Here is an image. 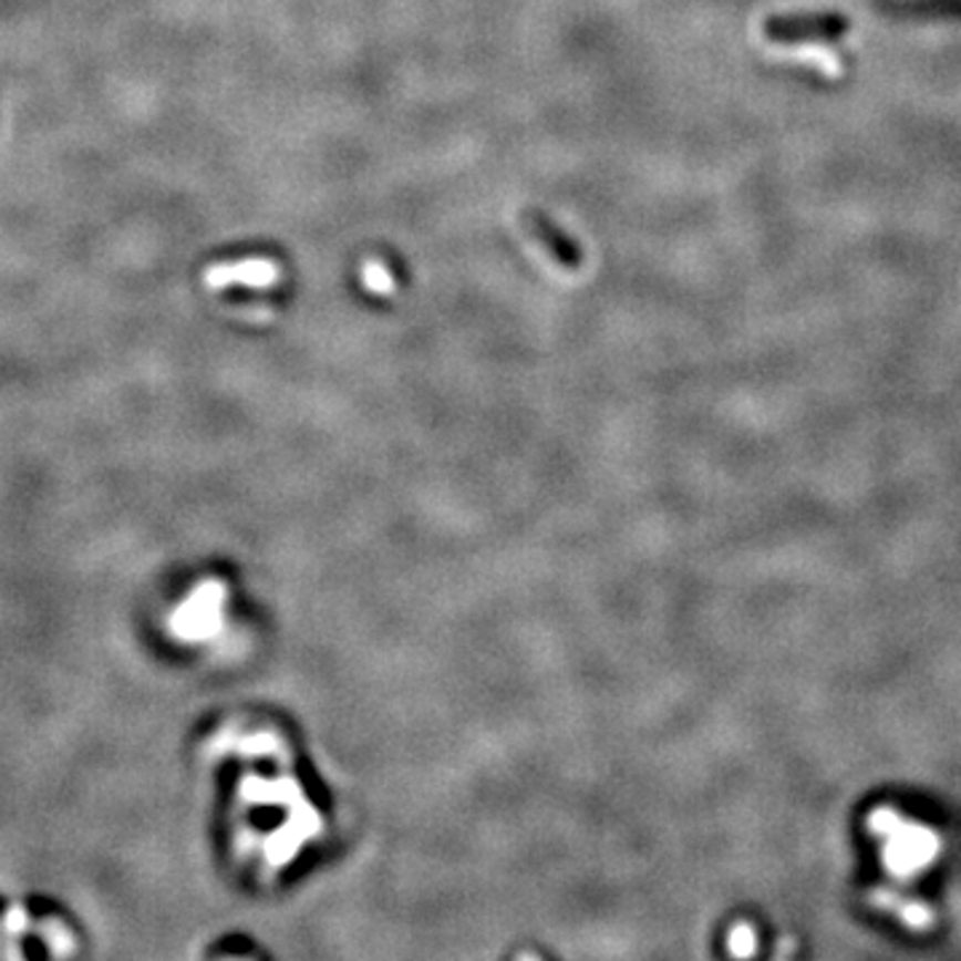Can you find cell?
Masks as SVG:
<instances>
[{
    "instance_id": "3",
    "label": "cell",
    "mask_w": 961,
    "mask_h": 961,
    "mask_svg": "<svg viewBox=\"0 0 961 961\" xmlns=\"http://www.w3.org/2000/svg\"><path fill=\"white\" fill-rule=\"evenodd\" d=\"M521 219L524 225L529 227L531 236L540 240L545 249L550 251V257H554L561 268L567 270L582 268V249L561 230V227L550 223L548 214H542L540 209H524Z\"/></svg>"
},
{
    "instance_id": "2",
    "label": "cell",
    "mask_w": 961,
    "mask_h": 961,
    "mask_svg": "<svg viewBox=\"0 0 961 961\" xmlns=\"http://www.w3.org/2000/svg\"><path fill=\"white\" fill-rule=\"evenodd\" d=\"M862 900H866L868 908H874V911L879 913H887V917L900 921V924L911 932H930L938 927V917H934L930 902L911 900L889 887L866 889V892H862Z\"/></svg>"
},
{
    "instance_id": "5",
    "label": "cell",
    "mask_w": 961,
    "mask_h": 961,
    "mask_svg": "<svg viewBox=\"0 0 961 961\" xmlns=\"http://www.w3.org/2000/svg\"><path fill=\"white\" fill-rule=\"evenodd\" d=\"M732 953H737V957H748V953L756 951V934L748 924H737L735 930H732Z\"/></svg>"
},
{
    "instance_id": "4",
    "label": "cell",
    "mask_w": 961,
    "mask_h": 961,
    "mask_svg": "<svg viewBox=\"0 0 961 961\" xmlns=\"http://www.w3.org/2000/svg\"><path fill=\"white\" fill-rule=\"evenodd\" d=\"M276 272L278 268L272 262H265V259H251V262H236V265H219V268H211L206 272V281L214 286H223V283H236V281H246V283H270L276 281Z\"/></svg>"
},
{
    "instance_id": "1",
    "label": "cell",
    "mask_w": 961,
    "mask_h": 961,
    "mask_svg": "<svg viewBox=\"0 0 961 961\" xmlns=\"http://www.w3.org/2000/svg\"><path fill=\"white\" fill-rule=\"evenodd\" d=\"M868 826L887 839V862L895 871H917L938 852V836L930 828L900 820V817L889 815V809L871 815Z\"/></svg>"
}]
</instances>
